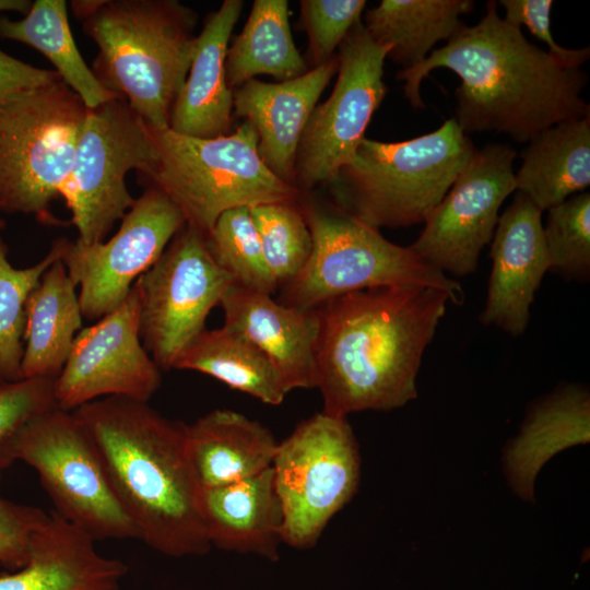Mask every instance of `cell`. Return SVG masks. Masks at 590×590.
I'll list each match as a JSON object with an SVG mask.
<instances>
[{"label":"cell","mask_w":590,"mask_h":590,"mask_svg":"<svg viewBox=\"0 0 590 590\" xmlns=\"http://www.w3.org/2000/svg\"><path fill=\"white\" fill-rule=\"evenodd\" d=\"M0 37L42 52L87 109L120 97L101 83L81 56L69 26L66 1L36 0L21 20L0 17Z\"/></svg>","instance_id":"29"},{"label":"cell","mask_w":590,"mask_h":590,"mask_svg":"<svg viewBox=\"0 0 590 590\" xmlns=\"http://www.w3.org/2000/svg\"><path fill=\"white\" fill-rule=\"evenodd\" d=\"M527 143L516 191L542 212L590 186V116L556 123Z\"/></svg>","instance_id":"24"},{"label":"cell","mask_w":590,"mask_h":590,"mask_svg":"<svg viewBox=\"0 0 590 590\" xmlns=\"http://www.w3.org/2000/svg\"><path fill=\"white\" fill-rule=\"evenodd\" d=\"M307 66L297 50L288 21L286 0H256L243 32L227 49L228 86H241L257 75L287 81L303 75Z\"/></svg>","instance_id":"28"},{"label":"cell","mask_w":590,"mask_h":590,"mask_svg":"<svg viewBox=\"0 0 590 590\" xmlns=\"http://www.w3.org/2000/svg\"><path fill=\"white\" fill-rule=\"evenodd\" d=\"M13 457L36 471L55 512L93 541L140 539L73 412L55 408L31 420L15 439Z\"/></svg>","instance_id":"9"},{"label":"cell","mask_w":590,"mask_h":590,"mask_svg":"<svg viewBox=\"0 0 590 590\" xmlns=\"http://www.w3.org/2000/svg\"><path fill=\"white\" fill-rule=\"evenodd\" d=\"M449 295L405 284L346 293L317 311V389L337 416L401 408L417 396L422 357Z\"/></svg>","instance_id":"2"},{"label":"cell","mask_w":590,"mask_h":590,"mask_svg":"<svg viewBox=\"0 0 590 590\" xmlns=\"http://www.w3.org/2000/svg\"><path fill=\"white\" fill-rule=\"evenodd\" d=\"M491 244L492 271L480 320L517 337L527 329L535 292L550 270L542 211L517 192Z\"/></svg>","instance_id":"17"},{"label":"cell","mask_w":590,"mask_h":590,"mask_svg":"<svg viewBox=\"0 0 590 590\" xmlns=\"http://www.w3.org/2000/svg\"><path fill=\"white\" fill-rule=\"evenodd\" d=\"M47 517L48 514L43 509L9 500L0 492V565L2 567L14 571L26 565L33 535Z\"/></svg>","instance_id":"36"},{"label":"cell","mask_w":590,"mask_h":590,"mask_svg":"<svg viewBox=\"0 0 590 590\" xmlns=\"http://www.w3.org/2000/svg\"><path fill=\"white\" fill-rule=\"evenodd\" d=\"M93 438L113 489L141 541L170 556L211 550L201 489L186 451V424L149 402L105 397L72 411Z\"/></svg>","instance_id":"3"},{"label":"cell","mask_w":590,"mask_h":590,"mask_svg":"<svg viewBox=\"0 0 590 590\" xmlns=\"http://www.w3.org/2000/svg\"><path fill=\"white\" fill-rule=\"evenodd\" d=\"M5 226V221L0 217V229H2Z\"/></svg>","instance_id":"40"},{"label":"cell","mask_w":590,"mask_h":590,"mask_svg":"<svg viewBox=\"0 0 590 590\" xmlns=\"http://www.w3.org/2000/svg\"><path fill=\"white\" fill-rule=\"evenodd\" d=\"M220 306L224 326L239 332L271 361L288 392L317 388L320 319L317 309L290 306L272 295L233 284Z\"/></svg>","instance_id":"18"},{"label":"cell","mask_w":590,"mask_h":590,"mask_svg":"<svg viewBox=\"0 0 590 590\" xmlns=\"http://www.w3.org/2000/svg\"><path fill=\"white\" fill-rule=\"evenodd\" d=\"M515 158L516 151L508 144L476 150L425 221L411 250L445 274L474 272L481 251L492 241L502 204L516 191Z\"/></svg>","instance_id":"15"},{"label":"cell","mask_w":590,"mask_h":590,"mask_svg":"<svg viewBox=\"0 0 590 590\" xmlns=\"http://www.w3.org/2000/svg\"><path fill=\"white\" fill-rule=\"evenodd\" d=\"M552 0H500L505 10L503 16L511 25L527 27L532 35L543 42L547 52L563 67L579 69L590 57V48L569 49L557 44L551 32Z\"/></svg>","instance_id":"37"},{"label":"cell","mask_w":590,"mask_h":590,"mask_svg":"<svg viewBox=\"0 0 590 590\" xmlns=\"http://www.w3.org/2000/svg\"><path fill=\"white\" fill-rule=\"evenodd\" d=\"M244 2L225 0L204 22L186 81L172 107V131L192 138L226 135L233 110V90L225 72L227 44Z\"/></svg>","instance_id":"21"},{"label":"cell","mask_w":590,"mask_h":590,"mask_svg":"<svg viewBox=\"0 0 590 590\" xmlns=\"http://www.w3.org/2000/svg\"><path fill=\"white\" fill-rule=\"evenodd\" d=\"M72 9L98 46L96 78L151 128L168 129L196 50L197 13L176 0L73 1Z\"/></svg>","instance_id":"4"},{"label":"cell","mask_w":590,"mask_h":590,"mask_svg":"<svg viewBox=\"0 0 590 590\" xmlns=\"http://www.w3.org/2000/svg\"><path fill=\"white\" fill-rule=\"evenodd\" d=\"M337 71L338 58L333 57L295 79L279 83L252 79L233 92L236 115L245 118L257 132L261 160L274 175L292 186L304 130Z\"/></svg>","instance_id":"19"},{"label":"cell","mask_w":590,"mask_h":590,"mask_svg":"<svg viewBox=\"0 0 590 590\" xmlns=\"http://www.w3.org/2000/svg\"><path fill=\"white\" fill-rule=\"evenodd\" d=\"M473 8L471 0H382L366 12L363 25L376 43L390 47L389 58L409 69L438 42H448Z\"/></svg>","instance_id":"26"},{"label":"cell","mask_w":590,"mask_h":590,"mask_svg":"<svg viewBox=\"0 0 590 590\" xmlns=\"http://www.w3.org/2000/svg\"><path fill=\"white\" fill-rule=\"evenodd\" d=\"M299 199L250 208L267 266L279 287L302 271L312 248Z\"/></svg>","instance_id":"32"},{"label":"cell","mask_w":590,"mask_h":590,"mask_svg":"<svg viewBox=\"0 0 590 590\" xmlns=\"http://www.w3.org/2000/svg\"><path fill=\"white\" fill-rule=\"evenodd\" d=\"M161 384L162 370L140 338V300L132 286L118 307L79 331L55 380V398L69 412L105 397L149 402Z\"/></svg>","instance_id":"16"},{"label":"cell","mask_w":590,"mask_h":590,"mask_svg":"<svg viewBox=\"0 0 590 590\" xmlns=\"http://www.w3.org/2000/svg\"><path fill=\"white\" fill-rule=\"evenodd\" d=\"M87 108L61 79L0 103V212L58 225Z\"/></svg>","instance_id":"8"},{"label":"cell","mask_w":590,"mask_h":590,"mask_svg":"<svg viewBox=\"0 0 590 590\" xmlns=\"http://www.w3.org/2000/svg\"><path fill=\"white\" fill-rule=\"evenodd\" d=\"M365 0H302V23L308 36L312 68L331 58L350 31L361 22Z\"/></svg>","instance_id":"35"},{"label":"cell","mask_w":590,"mask_h":590,"mask_svg":"<svg viewBox=\"0 0 590 590\" xmlns=\"http://www.w3.org/2000/svg\"><path fill=\"white\" fill-rule=\"evenodd\" d=\"M271 430L239 412L216 409L186 424V451L200 489L255 475L272 465Z\"/></svg>","instance_id":"23"},{"label":"cell","mask_w":590,"mask_h":590,"mask_svg":"<svg viewBox=\"0 0 590 590\" xmlns=\"http://www.w3.org/2000/svg\"><path fill=\"white\" fill-rule=\"evenodd\" d=\"M156 160L151 127L123 98L87 109L63 194L79 241H104L134 202L127 173L138 169L148 177Z\"/></svg>","instance_id":"11"},{"label":"cell","mask_w":590,"mask_h":590,"mask_svg":"<svg viewBox=\"0 0 590 590\" xmlns=\"http://www.w3.org/2000/svg\"><path fill=\"white\" fill-rule=\"evenodd\" d=\"M235 284L208 250L204 236L185 225L158 260L133 284L140 300V338L162 371L205 330V320Z\"/></svg>","instance_id":"12"},{"label":"cell","mask_w":590,"mask_h":590,"mask_svg":"<svg viewBox=\"0 0 590 590\" xmlns=\"http://www.w3.org/2000/svg\"><path fill=\"white\" fill-rule=\"evenodd\" d=\"M209 252L238 286L272 295L278 288L249 208L221 214L204 236Z\"/></svg>","instance_id":"31"},{"label":"cell","mask_w":590,"mask_h":590,"mask_svg":"<svg viewBox=\"0 0 590 590\" xmlns=\"http://www.w3.org/2000/svg\"><path fill=\"white\" fill-rule=\"evenodd\" d=\"M64 241L66 238L56 239L40 261L19 269L10 263L8 245L0 235V382L24 379L26 304L43 274L61 259Z\"/></svg>","instance_id":"30"},{"label":"cell","mask_w":590,"mask_h":590,"mask_svg":"<svg viewBox=\"0 0 590 590\" xmlns=\"http://www.w3.org/2000/svg\"><path fill=\"white\" fill-rule=\"evenodd\" d=\"M174 369L209 375L270 405L281 404L288 393L280 373L266 354L224 324L203 330L184 350Z\"/></svg>","instance_id":"27"},{"label":"cell","mask_w":590,"mask_h":590,"mask_svg":"<svg viewBox=\"0 0 590 590\" xmlns=\"http://www.w3.org/2000/svg\"><path fill=\"white\" fill-rule=\"evenodd\" d=\"M299 205L311 234L307 263L282 286L281 303L315 309L337 296L381 286L416 284L446 292L461 305V284L422 261L410 247L386 239L334 203L321 204L304 192Z\"/></svg>","instance_id":"7"},{"label":"cell","mask_w":590,"mask_h":590,"mask_svg":"<svg viewBox=\"0 0 590 590\" xmlns=\"http://www.w3.org/2000/svg\"><path fill=\"white\" fill-rule=\"evenodd\" d=\"M389 52L362 22L341 43L333 91L312 110L297 151L294 186L299 191L328 185L352 160L387 94L384 64Z\"/></svg>","instance_id":"13"},{"label":"cell","mask_w":590,"mask_h":590,"mask_svg":"<svg viewBox=\"0 0 590 590\" xmlns=\"http://www.w3.org/2000/svg\"><path fill=\"white\" fill-rule=\"evenodd\" d=\"M128 566L102 555L85 533L55 511L33 535L28 562L0 575V590H128Z\"/></svg>","instance_id":"20"},{"label":"cell","mask_w":590,"mask_h":590,"mask_svg":"<svg viewBox=\"0 0 590 590\" xmlns=\"http://www.w3.org/2000/svg\"><path fill=\"white\" fill-rule=\"evenodd\" d=\"M497 8L496 1H487L477 24H463L420 64L397 73L412 107H424L423 79L434 69L446 68L461 80L453 118L465 134L496 131L527 143L556 123L590 116L581 96L586 73L560 66L531 44Z\"/></svg>","instance_id":"1"},{"label":"cell","mask_w":590,"mask_h":590,"mask_svg":"<svg viewBox=\"0 0 590 590\" xmlns=\"http://www.w3.org/2000/svg\"><path fill=\"white\" fill-rule=\"evenodd\" d=\"M476 150L455 118L406 141L364 138L328 186L335 205L377 229L425 223Z\"/></svg>","instance_id":"5"},{"label":"cell","mask_w":590,"mask_h":590,"mask_svg":"<svg viewBox=\"0 0 590 590\" xmlns=\"http://www.w3.org/2000/svg\"><path fill=\"white\" fill-rule=\"evenodd\" d=\"M31 7L32 2L28 0H0V13L15 11L26 14Z\"/></svg>","instance_id":"39"},{"label":"cell","mask_w":590,"mask_h":590,"mask_svg":"<svg viewBox=\"0 0 590 590\" xmlns=\"http://www.w3.org/2000/svg\"><path fill=\"white\" fill-rule=\"evenodd\" d=\"M58 408L55 380L24 378L0 382V476L15 462L13 447L22 428L37 415Z\"/></svg>","instance_id":"34"},{"label":"cell","mask_w":590,"mask_h":590,"mask_svg":"<svg viewBox=\"0 0 590 590\" xmlns=\"http://www.w3.org/2000/svg\"><path fill=\"white\" fill-rule=\"evenodd\" d=\"M200 509L208 540L222 551L280 559L283 512L272 467L243 480L201 489Z\"/></svg>","instance_id":"22"},{"label":"cell","mask_w":590,"mask_h":590,"mask_svg":"<svg viewBox=\"0 0 590 590\" xmlns=\"http://www.w3.org/2000/svg\"><path fill=\"white\" fill-rule=\"evenodd\" d=\"M185 225L175 203L149 186L134 199L108 241L85 245L66 239L61 261L80 287L83 318L97 321L118 307Z\"/></svg>","instance_id":"14"},{"label":"cell","mask_w":590,"mask_h":590,"mask_svg":"<svg viewBox=\"0 0 590 590\" xmlns=\"http://www.w3.org/2000/svg\"><path fill=\"white\" fill-rule=\"evenodd\" d=\"M75 288L59 259L32 291L26 304L24 378L56 380L62 371L84 319Z\"/></svg>","instance_id":"25"},{"label":"cell","mask_w":590,"mask_h":590,"mask_svg":"<svg viewBox=\"0 0 590 590\" xmlns=\"http://www.w3.org/2000/svg\"><path fill=\"white\" fill-rule=\"evenodd\" d=\"M151 129L157 160L146 179L175 203L186 225L203 236L228 210L295 201L303 194L263 163L257 132L248 121L231 134L211 139Z\"/></svg>","instance_id":"6"},{"label":"cell","mask_w":590,"mask_h":590,"mask_svg":"<svg viewBox=\"0 0 590 590\" xmlns=\"http://www.w3.org/2000/svg\"><path fill=\"white\" fill-rule=\"evenodd\" d=\"M543 235L550 269L566 276H589L590 193L574 194L548 209Z\"/></svg>","instance_id":"33"},{"label":"cell","mask_w":590,"mask_h":590,"mask_svg":"<svg viewBox=\"0 0 590 590\" xmlns=\"http://www.w3.org/2000/svg\"><path fill=\"white\" fill-rule=\"evenodd\" d=\"M60 79L55 70L36 68L0 49V103Z\"/></svg>","instance_id":"38"},{"label":"cell","mask_w":590,"mask_h":590,"mask_svg":"<svg viewBox=\"0 0 590 590\" xmlns=\"http://www.w3.org/2000/svg\"><path fill=\"white\" fill-rule=\"evenodd\" d=\"M271 467L283 544L314 547L358 487L361 457L347 417L321 411L304 420L278 442Z\"/></svg>","instance_id":"10"}]
</instances>
